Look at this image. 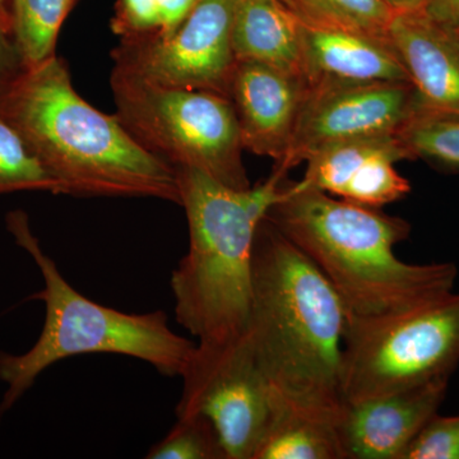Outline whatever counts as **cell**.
<instances>
[{
    "label": "cell",
    "instance_id": "cell-1",
    "mask_svg": "<svg viewBox=\"0 0 459 459\" xmlns=\"http://www.w3.org/2000/svg\"><path fill=\"white\" fill-rule=\"evenodd\" d=\"M347 313L331 283L263 220L253 246V298L243 340L277 401L336 424Z\"/></svg>",
    "mask_w": 459,
    "mask_h": 459
},
{
    "label": "cell",
    "instance_id": "cell-2",
    "mask_svg": "<svg viewBox=\"0 0 459 459\" xmlns=\"http://www.w3.org/2000/svg\"><path fill=\"white\" fill-rule=\"evenodd\" d=\"M0 111L59 186L78 198H155L180 204L177 171L137 143L117 119L75 91L53 56L0 91Z\"/></svg>",
    "mask_w": 459,
    "mask_h": 459
},
{
    "label": "cell",
    "instance_id": "cell-3",
    "mask_svg": "<svg viewBox=\"0 0 459 459\" xmlns=\"http://www.w3.org/2000/svg\"><path fill=\"white\" fill-rule=\"evenodd\" d=\"M331 283L347 318H383L434 303L455 289L453 263L411 264L394 255L410 223L287 181L264 217Z\"/></svg>",
    "mask_w": 459,
    "mask_h": 459
},
{
    "label": "cell",
    "instance_id": "cell-4",
    "mask_svg": "<svg viewBox=\"0 0 459 459\" xmlns=\"http://www.w3.org/2000/svg\"><path fill=\"white\" fill-rule=\"evenodd\" d=\"M175 171L189 229L188 253L171 274L175 316L198 346H228L249 325L256 230L282 195L289 171L274 166L270 178L247 189L195 169Z\"/></svg>",
    "mask_w": 459,
    "mask_h": 459
},
{
    "label": "cell",
    "instance_id": "cell-5",
    "mask_svg": "<svg viewBox=\"0 0 459 459\" xmlns=\"http://www.w3.org/2000/svg\"><path fill=\"white\" fill-rule=\"evenodd\" d=\"M7 229L41 272L44 289L32 298L45 304V323L29 351L0 352V380L7 386L0 415L11 410L48 368L74 356H128L147 362L162 376H183L197 342L175 333L165 312L124 313L91 300L63 277L44 252L23 211L8 213Z\"/></svg>",
    "mask_w": 459,
    "mask_h": 459
},
{
    "label": "cell",
    "instance_id": "cell-6",
    "mask_svg": "<svg viewBox=\"0 0 459 459\" xmlns=\"http://www.w3.org/2000/svg\"><path fill=\"white\" fill-rule=\"evenodd\" d=\"M117 119L148 153L178 169H195L223 186L250 188L231 100L204 90L147 82L114 66Z\"/></svg>",
    "mask_w": 459,
    "mask_h": 459
},
{
    "label": "cell",
    "instance_id": "cell-7",
    "mask_svg": "<svg viewBox=\"0 0 459 459\" xmlns=\"http://www.w3.org/2000/svg\"><path fill=\"white\" fill-rule=\"evenodd\" d=\"M459 364V294L383 318H347L341 391L364 400L452 377Z\"/></svg>",
    "mask_w": 459,
    "mask_h": 459
},
{
    "label": "cell",
    "instance_id": "cell-8",
    "mask_svg": "<svg viewBox=\"0 0 459 459\" xmlns=\"http://www.w3.org/2000/svg\"><path fill=\"white\" fill-rule=\"evenodd\" d=\"M177 418L205 416L226 459H255L277 400L243 338L222 347H195L184 370Z\"/></svg>",
    "mask_w": 459,
    "mask_h": 459
},
{
    "label": "cell",
    "instance_id": "cell-9",
    "mask_svg": "<svg viewBox=\"0 0 459 459\" xmlns=\"http://www.w3.org/2000/svg\"><path fill=\"white\" fill-rule=\"evenodd\" d=\"M238 4V0H201L171 35L120 40L111 53L114 66L160 86L229 98L238 62L232 49Z\"/></svg>",
    "mask_w": 459,
    "mask_h": 459
},
{
    "label": "cell",
    "instance_id": "cell-10",
    "mask_svg": "<svg viewBox=\"0 0 459 459\" xmlns=\"http://www.w3.org/2000/svg\"><path fill=\"white\" fill-rule=\"evenodd\" d=\"M419 107L410 82L313 84L307 87L286 156L276 166L290 171L329 144L397 134Z\"/></svg>",
    "mask_w": 459,
    "mask_h": 459
},
{
    "label": "cell",
    "instance_id": "cell-11",
    "mask_svg": "<svg viewBox=\"0 0 459 459\" xmlns=\"http://www.w3.org/2000/svg\"><path fill=\"white\" fill-rule=\"evenodd\" d=\"M451 377L343 402L334 427L343 459H402L404 453L439 413Z\"/></svg>",
    "mask_w": 459,
    "mask_h": 459
},
{
    "label": "cell",
    "instance_id": "cell-12",
    "mask_svg": "<svg viewBox=\"0 0 459 459\" xmlns=\"http://www.w3.org/2000/svg\"><path fill=\"white\" fill-rule=\"evenodd\" d=\"M410 160L397 134L356 138L320 148L307 160L301 189H316L352 204L382 208L406 197L411 184L395 170Z\"/></svg>",
    "mask_w": 459,
    "mask_h": 459
},
{
    "label": "cell",
    "instance_id": "cell-13",
    "mask_svg": "<svg viewBox=\"0 0 459 459\" xmlns=\"http://www.w3.org/2000/svg\"><path fill=\"white\" fill-rule=\"evenodd\" d=\"M307 92L304 78L263 63L238 60L229 98L244 150L282 161Z\"/></svg>",
    "mask_w": 459,
    "mask_h": 459
},
{
    "label": "cell",
    "instance_id": "cell-14",
    "mask_svg": "<svg viewBox=\"0 0 459 459\" xmlns=\"http://www.w3.org/2000/svg\"><path fill=\"white\" fill-rule=\"evenodd\" d=\"M301 42L307 87L329 82L411 83L389 38L303 20Z\"/></svg>",
    "mask_w": 459,
    "mask_h": 459
},
{
    "label": "cell",
    "instance_id": "cell-15",
    "mask_svg": "<svg viewBox=\"0 0 459 459\" xmlns=\"http://www.w3.org/2000/svg\"><path fill=\"white\" fill-rule=\"evenodd\" d=\"M388 36L420 105L459 113V35L419 9L395 12Z\"/></svg>",
    "mask_w": 459,
    "mask_h": 459
},
{
    "label": "cell",
    "instance_id": "cell-16",
    "mask_svg": "<svg viewBox=\"0 0 459 459\" xmlns=\"http://www.w3.org/2000/svg\"><path fill=\"white\" fill-rule=\"evenodd\" d=\"M301 27V17L281 0H238L232 26L235 56L304 78Z\"/></svg>",
    "mask_w": 459,
    "mask_h": 459
},
{
    "label": "cell",
    "instance_id": "cell-17",
    "mask_svg": "<svg viewBox=\"0 0 459 459\" xmlns=\"http://www.w3.org/2000/svg\"><path fill=\"white\" fill-rule=\"evenodd\" d=\"M255 459H343L336 427L277 401Z\"/></svg>",
    "mask_w": 459,
    "mask_h": 459
},
{
    "label": "cell",
    "instance_id": "cell-18",
    "mask_svg": "<svg viewBox=\"0 0 459 459\" xmlns=\"http://www.w3.org/2000/svg\"><path fill=\"white\" fill-rule=\"evenodd\" d=\"M78 0H11V38L23 69L56 56L60 29Z\"/></svg>",
    "mask_w": 459,
    "mask_h": 459
},
{
    "label": "cell",
    "instance_id": "cell-19",
    "mask_svg": "<svg viewBox=\"0 0 459 459\" xmlns=\"http://www.w3.org/2000/svg\"><path fill=\"white\" fill-rule=\"evenodd\" d=\"M410 160L459 172V113L431 110L421 105L397 133Z\"/></svg>",
    "mask_w": 459,
    "mask_h": 459
},
{
    "label": "cell",
    "instance_id": "cell-20",
    "mask_svg": "<svg viewBox=\"0 0 459 459\" xmlns=\"http://www.w3.org/2000/svg\"><path fill=\"white\" fill-rule=\"evenodd\" d=\"M303 20L389 38L395 12L385 0H291Z\"/></svg>",
    "mask_w": 459,
    "mask_h": 459
},
{
    "label": "cell",
    "instance_id": "cell-21",
    "mask_svg": "<svg viewBox=\"0 0 459 459\" xmlns=\"http://www.w3.org/2000/svg\"><path fill=\"white\" fill-rule=\"evenodd\" d=\"M16 192L59 195V186L0 111V195Z\"/></svg>",
    "mask_w": 459,
    "mask_h": 459
},
{
    "label": "cell",
    "instance_id": "cell-22",
    "mask_svg": "<svg viewBox=\"0 0 459 459\" xmlns=\"http://www.w3.org/2000/svg\"><path fill=\"white\" fill-rule=\"evenodd\" d=\"M148 459H226L219 435L205 416L178 418L161 442L148 451Z\"/></svg>",
    "mask_w": 459,
    "mask_h": 459
},
{
    "label": "cell",
    "instance_id": "cell-23",
    "mask_svg": "<svg viewBox=\"0 0 459 459\" xmlns=\"http://www.w3.org/2000/svg\"><path fill=\"white\" fill-rule=\"evenodd\" d=\"M402 459H459V415L437 413Z\"/></svg>",
    "mask_w": 459,
    "mask_h": 459
},
{
    "label": "cell",
    "instance_id": "cell-24",
    "mask_svg": "<svg viewBox=\"0 0 459 459\" xmlns=\"http://www.w3.org/2000/svg\"><path fill=\"white\" fill-rule=\"evenodd\" d=\"M111 30L120 40H134L159 33L157 0H117Z\"/></svg>",
    "mask_w": 459,
    "mask_h": 459
},
{
    "label": "cell",
    "instance_id": "cell-25",
    "mask_svg": "<svg viewBox=\"0 0 459 459\" xmlns=\"http://www.w3.org/2000/svg\"><path fill=\"white\" fill-rule=\"evenodd\" d=\"M201 0H157L160 14V30L157 38H165L177 31L178 27L192 13Z\"/></svg>",
    "mask_w": 459,
    "mask_h": 459
},
{
    "label": "cell",
    "instance_id": "cell-26",
    "mask_svg": "<svg viewBox=\"0 0 459 459\" xmlns=\"http://www.w3.org/2000/svg\"><path fill=\"white\" fill-rule=\"evenodd\" d=\"M23 71L11 35L0 25V91Z\"/></svg>",
    "mask_w": 459,
    "mask_h": 459
},
{
    "label": "cell",
    "instance_id": "cell-27",
    "mask_svg": "<svg viewBox=\"0 0 459 459\" xmlns=\"http://www.w3.org/2000/svg\"><path fill=\"white\" fill-rule=\"evenodd\" d=\"M424 11L459 35V0H428Z\"/></svg>",
    "mask_w": 459,
    "mask_h": 459
},
{
    "label": "cell",
    "instance_id": "cell-28",
    "mask_svg": "<svg viewBox=\"0 0 459 459\" xmlns=\"http://www.w3.org/2000/svg\"><path fill=\"white\" fill-rule=\"evenodd\" d=\"M394 12H410L425 9L428 0H385Z\"/></svg>",
    "mask_w": 459,
    "mask_h": 459
},
{
    "label": "cell",
    "instance_id": "cell-29",
    "mask_svg": "<svg viewBox=\"0 0 459 459\" xmlns=\"http://www.w3.org/2000/svg\"><path fill=\"white\" fill-rule=\"evenodd\" d=\"M11 0H0V25L11 35V17H9Z\"/></svg>",
    "mask_w": 459,
    "mask_h": 459
},
{
    "label": "cell",
    "instance_id": "cell-30",
    "mask_svg": "<svg viewBox=\"0 0 459 459\" xmlns=\"http://www.w3.org/2000/svg\"><path fill=\"white\" fill-rule=\"evenodd\" d=\"M281 2L286 3L287 5H291V0H281Z\"/></svg>",
    "mask_w": 459,
    "mask_h": 459
}]
</instances>
